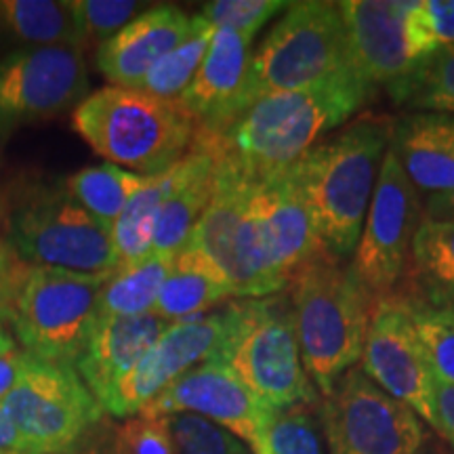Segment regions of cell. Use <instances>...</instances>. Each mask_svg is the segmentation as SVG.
I'll list each match as a JSON object with an SVG mask.
<instances>
[{
	"instance_id": "cell-1",
	"label": "cell",
	"mask_w": 454,
	"mask_h": 454,
	"mask_svg": "<svg viewBox=\"0 0 454 454\" xmlns=\"http://www.w3.org/2000/svg\"><path fill=\"white\" fill-rule=\"evenodd\" d=\"M391 127L389 118L364 114L291 167L320 248L334 259L356 251Z\"/></svg>"
},
{
	"instance_id": "cell-2",
	"label": "cell",
	"mask_w": 454,
	"mask_h": 454,
	"mask_svg": "<svg viewBox=\"0 0 454 454\" xmlns=\"http://www.w3.org/2000/svg\"><path fill=\"white\" fill-rule=\"evenodd\" d=\"M372 84L357 70L334 74L297 90L254 101L217 139L225 156L251 175L297 164L328 133L345 124L371 98Z\"/></svg>"
},
{
	"instance_id": "cell-3",
	"label": "cell",
	"mask_w": 454,
	"mask_h": 454,
	"mask_svg": "<svg viewBox=\"0 0 454 454\" xmlns=\"http://www.w3.org/2000/svg\"><path fill=\"white\" fill-rule=\"evenodd\" d=\"M288 286L301 360L325 397L340 374L362 360L377 297L351 263L325 251L309 259Z\"/></svg>"
},
{
	"instance_id": "cell-4",
	"label": "cell",
	"mask_w": 454,
	"mask_h": 454,
	"mask_svg": "<svg viewBox=\"0 0 454 454\" xmlns=\"http://www.w3.org/2000/svg\"><path fill=\"white\" fill-rule=\"evenodd\" d=\"M76 133L116 167L152 177L177 164L196 139V122L179 101L139 89L107 87L74 110Z\"/></svg>"
},
{
	"instance_id": "cell-5",
	"label": "cell",
	"mask_w": 454,
	"mask_h": 454,
	"mask_svg": "<svg viewBox=\"0 0 454 454\" xmlns=\"http://www.w3.org/2000/svg\"><path fill=\"white\" fill-rule=\"evenodd\" d=\"M208 362L225 366L268 408L317 404L301 360L291 297L270 294L231 303L227 337Z\"/></svg>"
},
{
	"instance_id": "cell-6",
	"label": "cell",
	"mask_w": 454,
	"mask_h": 454,
	"mask_svg": "<svg viewBox=\"0 0 454 454\" xmlns=\"http://www.w3.org/2000/svg\"><path fill=\"white\" fill-rule=\"evenodd\" d=\"M351 70L357 67L339 3H291L253 53L248 107L265 95L309 87Z\"/></svg>"
},
{
	"instance_id": "cell-7",
	"label": "cell",
	"mask_w": 454,
	"mask_h": 454,
	"mask_svg": "<svg viewBox=\"0 0 454 454\" xmlns=\"http://www.w3.org/2000/svg\"><path fill=\"white\" fill-rule=\"evenodd\" d=\"M107 278L53 268L27 270L11 314L24 351L53 364L76 366L99 317V294Z\"/></svg>"
},
{
	"instance_id": "cell-8",
	"label": "cell",
	"mask_w": 454,
	"mask_h": 454,
	"mask_svg": "<svg viewBox=\"0 0 454 454\" xmlns=\"http://www.w3.org/2000/svg\"><path fill=\"white\" fill-rule=\"evenodd\" d=\"M215 147L217 168L213 198L185 247L200 253L217 270L234 297H270L280 291L261 257L251 207V177L221 152L217 139Z\"/></svg>"
},
{
	"instance_id": "cell-9",
	"label": "cell",
	"mask_w": 454,
	"mask_h": 454,
	"mask_svg": "<svg viewBox=\"0 0 454 454\" xmlns=\"http://www.w3.org/2000/svg\"><path fill=\"white\" fill-rule=\"evenodd\" d=\"M320 425L328 454H419L429 438L421 417L360 366L340 374L322 397Z\"/></svg>"
},
{
	"instance_id": "cell-10",
	"label": "cell",
	"mask_w": 454,
	"mask_h": 454,
	"mask_svg": "<svg viewBox=\"0 0 454 454\" xmlns=\"http://www.w3.org/2000/svg\"><path fill=\"white\" fill-rule=\"evenodd\" d=\"M0 406L27 454H66L104 414L76 368L34 356Z\"/></svg>"
},
{
	"instance_id": "cell-11",
	"label": "cell",
	"mask_w": 454,
	"mask_h": 454,
	"mask_svg": "<svg viewBox=\"0 0 454 454\" xmlns=\"http://www.w3.org/2000/svg\"><path fill=\"white\" fill-rule=\"evenodd\" d=\"M9 247L32 268L89 276H112L118 270L110 231L66 192L20 208L9 227Z\"/></svg>"
},
{
	"instance_id": "cell-12",
	"label": "cell",
	"mask_w": 454,
	"mask_h": 454,
	"mask_svg": "<svg viewBox=\"0 0 454 454\" xmlns=\"http://www.w3.org/2000/svg\"><path fill=\"white\" fill-rule=\"evenodd\" d=\"M425 219L419 190L394 150L385 152L351 268L374 297H389L404 276L412 240Z\"/></svg>"
},
{
	"instance_id": "cell-13",
	"label": "cell",
	"mask_w": 454,
	"mask_h": 454,
	"mask_svg": "<svg viewBox=\"0 0 454 454\" xmlns=\"http://www.w3.org/2000/svg\"><path fill=\"white\" fill-rule=\"evenodd\" d=\"M89 98L78 47H24L0 59V133L59 116Z\"/></svg>"
},
{
	"instance_id": "cell-14",
	"label": "cell",
	"mask_w": 454,
	"mask_h": 454,
	"mask_svg": "<svg viewBox=\"0 0 454 454\" xmlns=\"http://www.w3.org/2000/svg\"><path fill=\"white\" fill-rule=\"evenodd\" d=\"M360 368L379 387L435 429L434 372L414 331L408 299H377Z\"/></svg>"
},
{
	"instance_id": "cell-15",
	"label": "cell",
	"mask_w": 454,
	"mask_h": 454,
	"mask_svg": "<svg viewBox=\"0 0 454 454\" xmlns=\"http://www.w3.org/2000/svg\"><path fill=\"white\" fill-rule=\"evenodd\" d=\"M230 322L231 305H227L215 314L168 325L121 385L106 412L129 419L144 411L179 377L217 356L230 331Z\"/></svg>"
},
{
	"instance_id": "cell-16",
	"label": "cell",
	"mask_w": 454,
	"mask_h": 454,
	"mask_svg": "<svg viewBox=\"0 0 454 454\" xmlns=\"http://www.w3.org/2000/svg\"><path fill=\"white\" fill-rule=\"evenodd\" d=\"M268 411L225 366L204 362L168 385L141 412L156 417L198 414L236 435L253 454H268L263 440Z\"/></svg>"
},
{
	"instance_id": "cell-17",
	"label": "cell",
	"mask_w": 454,
	"mask_h": 454,
	"mask_svg": "<svg viewBox=\"0 0 454 454\" xmlns=\"http://www.w3.org/2000/svg\"><path fill=\"white\" fill-rule=\"evenodd\" d=\"M411 3L345 0L339 3L357 72L372 87H383L395 104L411 101L421 66L406 43Z\"/></svg>"
},
{
	"instance_id": "cell-18",
	"label": "cell",
	"mask_w": 454,
	"mask_h": 454,
	"mask_svg": "<svg viewBox=\"0 0 454 454\" xmlns=\"http://www.w3.org/2000/svg\"><path fill=\"white\" fill-rule=\"evenodd\" d=\"M244 170V168H242ZM251 207L265 270L278 291L322 251L293 168L251 175Z\"/></svg>"
},
{
	"instance_id": "cell-19",
	"label": "cell",
	"mask_w": 454,
	"mask_h": 454,
	"mask_svg": "<svg viewBox=\"0 0 454 454\" xmlns=\"http://www.w3.org/2000/svg\"><path fill=\"white\" fill-rule=\"evenodd\" d=\"M251 43L242 34L215 27L200 72L179 98V104L204 133L221 137L248 110Z\"/></svg>"
},
{
	"instance_id": "cell-20",
	"label": "cell",
	"mask_w": 454,
	"mask_h": 454,
	"mask_svg": "<svg viewBox=\"0 0 454 454\" xmlns=\"http://www.w3.org/2000/svg\"><path fill=\"white\" fill-rule=\"evenodd\" d=\"M196 15L175 4L145 9L110 41L101 43L95 64L112 87L139 89L158 61L194 32Z\"/></svg>"
},
{
	"instance_id": "cell-21",
	"label": "cell",
	"mask_w": 454,
	"mask_h": 454,
	"mask_svg": "<svg viewBox=\"0 0 454 454\" xmlns=\"http://www.w3.org/2000/svg\"><path fill=\"white\" fill-rule=\"evenodd\" d=\"M167 326L154 314L98 317L74 368L104 411Z\"/></svg>"
},
{
	"instance_id": "cell-22",
	"label": "cell",
	"mask_w": 454,
	"mask_h": 454,
	"mask_svg": "<svg viewBox=\"0 0 454 454\" xmlns=\"http://www.w3.org/2000/svg\"><path fill=\"white\" fill-rule=\"evenodd\" d=\"M217 147L213 135L196 130L190 152L175 164V181L158 215L152 253L177 257L207 211L215 192Z\"/></svg>"
},
{
	"instance_id": "cell-23",
	"label": "cell",
	"mask_w": 454,
	"mask_h": 454,
	"mask_svg": "<svg viewBox=\"0 0 454 454\" xmlns=\"http://www.w3.org/2000/svg\"><path fill=\"white\" fill-rule=\"evenodd\" d=\"M389 147L406 177L429 198L454 190V116L414 112L391 127Z\"/></svg>"
},
{
	"instance_id": "cell-24",
	"label": "cell",
	"mask_w": 454,
	"mask_h": 454,
	"mask_svg": "<svg viewBox=\"0 0 454 454\" xmlns=\"http://www.w3.org/2000/svg\"><path fill=\"white\" fill-rule=\"evenodd\" d=\"M227 297H234V293L217 270L200 253L185 247L175 257L152 314L173 325L202 316Z\"/></svg>"
},
{
	"instance_id": "cell-25",
	"label": "cell",
	"mask_w": 454,
	"mask_h": 454,
	"mask_svg": "<svg viewBox=\"0 0 454 454\" xmlns=\"http://www.w3.org/2000/svg\"><path fill=\"white\" fill-rule=\"evenodd\" d=\"M417 299L435 309L454 311V223L423 219L406 265Z\"/></svg>"
},
{
	"instance_id": "cell-26",
	"label": "cell",
	"mask_w": 454,
	"mask_h": 454,
	"mask_svg": "<svg viewBox=\"0 0 454 454\" xmlns=\"http://www.w3.org/2000/svg\"><path fill=\"white\" fill-rule=\"evenodd\" d=\"M0 30L26 47H82L72 0H0Z\"/></svg>"
},
{
	"instance_id": "cell-27",
	"label": "cell",
	"mask_w": 454,
	"mask_h": 454,
	"mask_svg": "<svg viewBox=\"0 0 454 454\" xmlns=\"http://www.w3.org/2000/svg\"><path fill=\"white\" fill-rule=\"evenodd\" d=\"M175 181V164L160 175L145 177L121 217L114 221L110 236L116 251L118 270L150 257L158 215Z\"/></svg>"
},
{
	"instance_id": "cell-28",
	"label": "cell",
	"mask_w": 454,
	"mask_h": 454,
	"mask_svg": "<svg viewBox=\"0 0 454 454\" xmlns=\"http://www.w3.org/2000/svg\"><path fill=\"white\" fill-rule=\"evenodd\" d=\"M173 263L175 257L152 253L137 263L114 271L99 294V316L135 317L152 314Z\"/></svg>"
},
{
	"instance_id": "cell-29",
	"label": "cell",
	"mask_w": 454,
	"mask_h": 454,
	"mask_svg": "<svg viewBox=\"0 0 454 454\" xmlns=\"http://www.w3.org/2000/svg\"><path fill=\"white\" fill-rule=\"evenodd\" d=\"M144 181V175L116 164H95L76 170L66 179V194L110 231Z\"/></svg>"
},
{
	"instance_id": "cell-30",
	"label": "cell",
	"mask_w": 454,
	"mask_h": 454,
	"mask_svg": "<svg viewBox=\"0 0 454 454\" xmlns=\"http://www.w3.org/2000/svg\"><path fill=\"white\" fill-rule=\"evenodd\" d=\"M215 34V26L208 24L204 17L196 15V27L177 49H173L164 59L152 67L139 90L154 95V98L179 101L181 95L194 82L196 74L200 72L204 57L208 53Z\"/></svg>"
},
{
	"instance_id": "cell-31",
	"label": "cell",
	"mask_w": 454,
	"mask_h": 454,
	"mask_svg": "<svg viewBox=\"0 0 454 454\" xmlns=\"http://www.w3.org/2000/svg\"><path fill=\"white\" fill-rule=\"evenodd\" d=\"M322 435L320 402L268 411L263 429L268 454H326Z\"/></svg>"
},
{
	"instance_id": "cell-32",
	"label": "cell",
	"mask_w": 454,
	"mask_h": 454,
	"mask_svg": "<svg viewBox=\"0 0 454 454\" xmlns=\"http://www.w3.org/2000/svg\"><path fill=\"white\" fill-rule=\"evenodd\" d=\"M406 43L419 66L454 47V0H414L406 13Z\"/></svg>"
},
{
	"instance_id": "cell-33",
	"label": "cell",
	"mask_w": 454,
	"mask_h": 454,
	"mask_svg": "<svg viewBox=\"0 0 454 454\" xmlns=\"http://www.w3.org/2000/svg\"><path fill=\"white\" fill-rule=\"evenodd\" d=\"M414 331L421 339L434 377L454 383V311L435 309L408 299Z\"/></svg>"
},
{
	"instance_id": "cell-34",
	"label": "cell",
	"mask_w": 454,
	"mask_h": 454,
	"mask_svg": "<svg viewBox=\"0 0 454 454\" xmlns=\"http://www.w3.org/2000/svg\"><path fill=\"white\" fill-rule=\"evenodd\" d=\"M145 3L137 0H72L81 41L106 43L127 27L135 17L144 13Z\"/></svg>"
},
{
	"instance_id": "cell-35",
	"label": "cell",
	"mask_w": 454,
	"mask_h": 454,
	"mask_svg": "<svg viewBox=\"0 0 454 454\" xmlns=\"http://www.w3.org/2000/svg\"><path fill=\"white\" fill-rule=\"evenodd\" d=\"M177 454H251L247 444L198 414H170Z\"/></svg>"
},
{
	"instance_id": "cell-36",
	"label": "cell",
	"mask_w": 454,
	"mask_h": 454,
	"mask_svg": "<svg viewBox=\"0 0 454 454\" xmlns=\"http://www.w3.org/2000/svg\"><path fill=\"white\" fill-rule=\"evenodd\" d=\"M288 4L284 0H213L204 4L200 15L215 27H225L253 41L254 34L271 17L286 11Z\"/></svg>"
},
{
	"instance_id": "cell-37",
	"label": "cell",
	"mask_w": 454,
	"mask_h": 454,
	"mask_svg": "<svg viewBox=\"0 0 454 454\" xmlns=\"http://www.w3.org/2000/svg\"><path fill=\"white\" fill-rule=\"evenodd\" d=\"M110 454H177L170 419L133 414L114 431Z\"/></svg>"
},
{
	"instance_id": "cell-38",
	"label": "cell",
	"mask_w": 454,
	"mask_h": 454,
	"mask_svg": "<svg viewBox=\"0 0 454 454\" xmlns=\"http://www.w3.org/2000/svg\"><path fill=\"white\" fill-rule=\"evenodd\" d=\"M414 110L454 116V47L434 57L419 70L417 87L408 101Z\"/></svg>"
},
{
	"instance_id": "cell-39",
	"label": "cell",
	"mask_w": 454,
	"mask_h": 454,
	"mask_svg": "<svg viewBox=\"0 0 454 454\" xmlns=\"http://www.w3.org/2000/svg\"><path fill=\"white\" fill-rule=\"evenodd\" d=\"M435 431L454 446V383L434 377Z\"/></svg>"
},
{
	"instance_id": "cell-40",
	"label": "cell",
	"mask_w": 454,
	"mask_h": 454,
	"mask_svg": "<svg viewBox=\"0 0 454 454\" xmlns=\"http://www.w3.org/2000/svg\"><path fill=\"white\" fill-rule=\"evenodd\" d=\"M30 360L32 356L27 351L17 348L7 351V354H0V404L20 381L21 372Z\"/></svg>"
},
{
	"instance_id": "cell-41",
	"label": "cell",
	"mask_w": 454,
	"mask_h": 454,
	"mask_svg": "<svg viewBox=\"0 0 454 454\" xmlns=\"http://www.w3.org/2000/svg\"><path fill=\"white\" fill-rule=\"evenodd\" d=\"M0 452L4 454H27V448L21 440L20 431L15 429V425L11 423V419L4 412V408L0 406Z\"/></svg>"
},
{
	"instance_id": "cell-42",
	"label": "cell",
	"mask_w": 454,
	"mask_h": 454,
	"mask_svg": "<svg viewBox=\"0 0 454 454\" xmlns=\"http://www.w3.org/2000/svg\"><path fill=\"white\" fill-rule=\"evenodd\" d=\"M21 276L15 270L11 271H0V322L4 317H11L13 314V303H15V293L20 286Z\"/></svg>"
},
{
	"instance_id": "cell-43",
	"label": "cell",
	"mask_w": 454,
	"mask_h": 454,
	"mask_svg": "<svg viewBox=\"0 0 454 454\" xmlns=\"http://www.w3.org/2000/svg\"><path fill=\"white\" fill-rule=\"evenodd\" d=\"M425 217L454 223V190L446 192V194L427 198V207H425Z\"/></svg>"
},
{
	"instance_id": "cell-44",
	"label": "cell",
	"mask_w": 454,
	"mask_h": 454,
	"mask_svg": "<svg viewBox=\"0 0 454 454\" xmlns=\"http://www.w3.org/2000/svg\"><path fill=\"white\" fill-rule=\"evenodd\" d=\"M13 248L9 247V244H3L0 242V271H11L15 270L13 265Z\"/></svg>"
},
{
	"instance_id": "cell-45",
	"label": "cell",
	"mask_w": 454,
	"mask_h": 454,
	"mask_svg": "<svg viewBox=\"0 0 454 454\" xmlns=\"http://www.w3.org/2000/svg\"><path fill=\"white\" fill-rule=\"evenodd\" d=\"M15 348L17 345H15L13 337H11V334L7 333V328H4L3 322H0V354H7V351L15 349Z\"/></svg>"
},
{
	"instance_id": "cell-46",
	"label": "cell",
	"mask_w": 454,
	"mask_h": 454,
	"mask_svg": "<svg viewBox=\"0 0 454 454\" xmlns=\"http://www.w3.org/2000/svg\"><path fill=\"white\" fill-rule=\"evenodd\" d=\"M0 454H4V452H0Z\"/></svg>"
}]
</instances>
